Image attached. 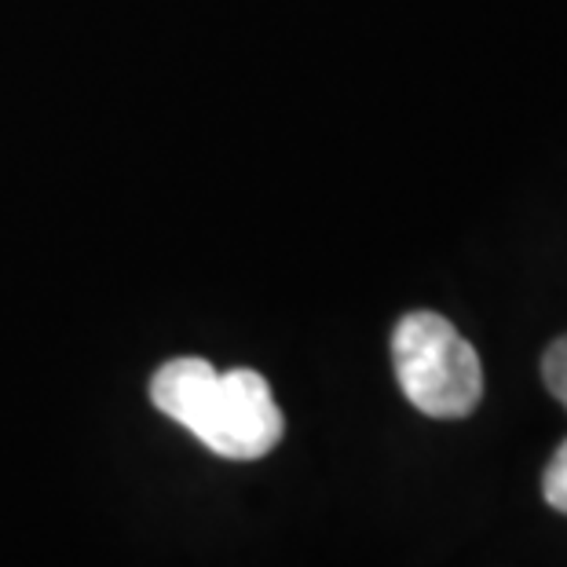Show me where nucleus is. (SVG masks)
<instances>
[{
    "instance_id": "nucleus-3",
    "label": "nucleus",
    "mask_w": 567,
    "mask_h": 567,
    "mask_svg": "<svg viewBox=\"0 0 567 567\" xmlns=\"http://www.w3.org/2000/svg\"><path fill=\"white\" fill-rule=\"evenodd\" d=\"M542 378H546V389L553 392V400L567 410V337L549 344L546 359H542Z\"/></svg>"
},
{
    "instance_id": "nucleus-1",
    "label": "nucleus",
    "mask_w": 567,
    "mask_h": 567,
    "mask_svg": "<svg viewBox=\"0 0 567 567\" xmlns=\"http://www.w3.org/2000/svg\"><path fill=\"white\" fill-rule=\"evenodd\" d=\"M151 400L213 454L231 462H257L271 454L286 432L268 381L246 367L220 373L198 355L173 359L154 373Z\"/></svg>"
},
{
    "instance_id": "nucleus-4",
    "label": "nucleus",
    "mask_w": 567,
    "mask_h": 567,
    "mask_svg": "<svg viewBox=\"0 0 567 567\" xmlns=\"http://www.w3.org/2000/svg\"><path fill=\"white\" fill-rule=\"evenodd\" d=\"M542 494L557 513H567V440L560 443V451L553 454V462L542 476Z\"/></svg>"
},
{
    "instance_id": "nucleus-2",
    "label": "nucleus",
    "mask_w": 567,
    "mask_h": 567,
    "mask_svg": "<svg viewBox=\"0 0 567 567\" xmlns=\"http://www.w3.org/2000/svg\"><path fill=\"white\" fill-rule=\"evenodd\" d=\"M400 389L429 417H468L484 400V367L476 348L436 311H410L392 333Z\"/></svg>"
}]
</instances>
